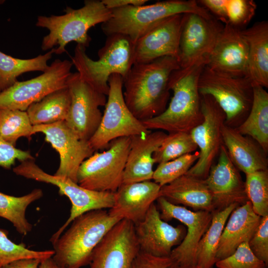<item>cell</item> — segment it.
<instances>
[{
  "mask_svg": "<svg viewBox=\"0 0 268 268\" xmlns=\"http://www.w3.org/2000/svg\"><path fill=\"white\" fill-rule=\"evenodd\" d=\"M180 67L178 60L170 57L133 65L123 79V95L126 105L135 118L143 121L166 109L170 95L169 78Z\"/></svg>",
  "mask_w": 268,
  "mask_h": 268,
  "instance_id": "1",
  "label": "cell"
},
{
  "mask_svg": "<svg viewBox=\"0 0 268 268\" xmlns=\"http://www.w3.org/2000/svg\"><path fill=\"white\" fill-rule=\"evenodd\" d=\"M205 65L204 63H200L180 67L171 73L169 87L173 96L161 114L142 121L148 130L165 131L168 134L190 133L202 122L198 81Z\"/></svg>",
  "mask_w": 268,
  "mask_h": 268,
  "instance_id": "2",
  "label": "cell"
},
{
  "mask_svg": "<svg viewBox=\"0 0 268 268\" xmlns=\"http://www.w3.org/2000/svg\"><path fill=\"white\" fill-rule=\"evenodd\" d=\"M121 219L106 209L91 210L76 217L53 244V260L59 266L81 268L89 264L93 252Z\"/></svg>",
  "mask_w": 268,
  "mask_h": 268,
  "instance_id": "3",
  "label": "cell"
},
{
  "mask_svg": "<svg viewBox=\"0 0 268 268\" xmlns=\"http://www.w3.org/2000/svg\"><path fill=\"white\" fill-rule=\"evenodd\" d=\"M64 11L65 14L61 15L38 16L36 26L49 31L43 38V51L52 49L54 54L61 55L71 42L85 48L88 47L91 40L88 30L107 21L112 15L111 10L98 0H86L82 7L73 9L67 6Z\"/></svg>",
  "mask_w": 268,
  "mask_h": 268,
  "instance_id": "4",
  "label": "cell"
},
{
  "mask_svg": "<svg viewBox=\"0 0 268 268\" xmlns=\"http://www.w3.org/2000/svg\"><path fill=\"white\" fill-rule=\"evenodd\" d=\"M134 44L123 35L107 36L104 45L98 52L97 61L88 56L85 47L77 44L71 62L83 80L107 96L110 76L118 74L124 79L134 64Z\"/></svg>",
  "mask_w": 268,
  "mask_h": 268,
  "instance_id": "5",
  "label": "cell"
},
{
  "mask_svg": "<svg viewBox=\"0 0 268 268\" xmlns=\"http://www.w3.org/2000/svg\"><path fill=\"white\" fill-rule=\"evenodd\" d=\"M111 17L101 24L107 36L121 34L134 43L148 30L169 16L194 13L206 18L214 16L195 0H168L140 6L129 5L111 10Z\"/></svg>",
  "mask_w": 268,
  "mask_h": 268,
  "instance_id": "6",
  "label": "cell"
},
{
  "mask_svg": "<svg viewBox=\"0 0 268 268\" xmlns=\"http://www.w3.org/2000/svg\"><path fill=\"white\" fill-rule=\"evenodd\" d=\"M201 95L212 97L225 115V124L236 128L247 117L252 103L253 85L247 77L216 71L205 65L200 74Z\"/></svg>",
  "mask_w": 268,
  "mask_h": 268,
  "instance_id": "7",
  "label": "cell"
},
{
  "mask_svg": "<svg viewBox=\"0 0 268 268\" xmlns=\"http://www.w3.org/2000/svg\"><path fill=\"white\" fill-rule=\"evenodd\" d=\"M13 171L15 174L25 178L57 186L59 194L66 196L70 201V215L51 237L50 241L52 244L76 217L91 210L110 209L114 203L115 193L88 190L68 178L49 174L40 168L34 159L21 162L13 169Z\"/></svg>",
  "mask_w": 268,
  "mask_h": 268,
  "instance_id": "8",
  "label": "cell"
},
{
  "mask_svg": "<svg viewBox=\"0 0 268 268\" xmlns=\"http://www.w3.org/2000/svg\"><path fill=\"white\" fill-rule=\"evenodd\" d=\"M109 91L101 121L88 142L95 151L120 137L144 135L151 131L131 112L123 95V79L113 74L108 80Z\"/></svg>",
  "mask_w": 268,
  "mask_h": 268,
  "instance_id": "9",
  "label": "cell"
},
{
  "mask_svg": "<svg viewBox=\"0 0 268 268\" xmlns=\"http://www.w3.org/2000/svg\"><path fill=\"white\" fill-rule=\"evenodd\" d=\"M130 143L131 137L118 138L107 150L94 152L79 166L77 183L90 190L116 192L123 184Z\"/></svg>",
  "mask_w": 268,
  "mask_h": 268,
  "instance_id": "10",
  "label": "cell"
},
{
  "mask_svg": "<svg viewBox=\"0 0 268 268\" xmlns=\"http://www.w3.org/2000/svg\"><path fill=\"white\" fill-rule=\"evenodd\" d=\"M72 66L71 61L57 59L41 75L17 81L0 92V108L26 111L31 105L50 93L67 86Z\"/></svg>",
  "mask_w": 268,
  "mask_h": 268,
  "instance_id": "11",
  "label": "cell"
},
{
  "mask_svg": "<svg viewBox=\"0 0 268 268\" xmlns=\"http://www.w3.org/2000/svg\"><path fill=\"white\" fill-rule=\"evenodd\" d=\"M201 106L203 121L190 133L200 149L199 157L186 174L204 180L223 144L222 130L225 115L210 96L201 95Z\"/></svg>",
  "mask_w": 268,
  "mask_h": 268,
  "instance_id": "12",
  "label": "cell"
},
{
  "mask_svg": "<svg viewBox=\"0 0 268 268\" xmlns=\"http://www.w3.org/2000/svg\"><path fill=\"white\" fill-rule=\"evenodd\" d=\"M67 87L71 102L65 122L80 139L88 141L101 121L99 107L105 106L106 96L83 80L77 72H71Z\"/></svg>",
  "mask_w": 268,
  "mask_h": 268,
  "instance_id": "13",
  "label": "cell"
},
{
  "mask_svg": "<svg viewBox=\"0 0 268 268\" xmlns=\"http://www.w3.org/2000/svg\"><path fill=\"white\" fill-rule=\"evenodd\" d=\"M223 26L214 17L206 18L196 13H184L179 42L180 67L206 64Z\"/></svg>",
  "mask_w": 268,
  "mask_h": 268,
  "instance_id": "14",
  "label": "cell"
},
{
  "mask_svg": "<svg viewBox=\"0 0 268 268\" xmlns=\"http://www.w3.org/2000/svg\"><path fill=\"white\" fill-rule=\"evenodd\" d=\"M156 201L163 220L168 222L175 219L187 227L185 238L172 250L170 256L178 266H196L198 245L209 227L213 214L205 210L192 211L184 206L173 204L161 197Z\"/></svg>",
  "mask_w": 268,
  "mask_h": 268,
  "instance_id": "15",
  "label": "cell"
},
{
  "mask_svg": "<svg viewBox=\"0 0 268 268\" xmlns=\"http://www.w3.org/2000/svg\"><path fill=\"white\" fill-rule=\"evenodd\" d=\"M33 132L34 134L37 133L44 134L45 141L59 154V167L54 175L77 183L79 166L95 152L88 141L80 139L65 121L34 126Z\"/></svg>",
  "mask_w": 268,
  "mask_h": 268,
  "instance_id": "16",
  "label": "cell"
},
{
  "mask_svg": "<svg viewBox=\"0 0 268 268\" xmlns=\"http://www.w3.org/2000/svg\"><path fill=\"white\" fill-rule=\"evenodd\" d=\"M139 251L134 224L122 219L94 250L89 268H132Z\"/></svg>",
  "mask_w": 268,
  "mask_h": 268,
  "instance_id": "17",
  "label": "cell"
},
{
  "mask_svg": "<svg viewBox=\"0 0 268 268\" xmlns=\"http://www.w3.org/2000/svg\"><path fill=\"white\" fill-rule=\"evenodd\" d=\"M218 157L217 162L211 166L204 179L212 198L213 213L232 204L240 206L249 201L245 182L231 161L223 144Z\"/></svg>",
  "mask_w": 268,
  "mask_h": 268,
  "instance_id": "18",
  "label": "cell"
},
{
  "mask_svg": "<svg viewBox=\"0 0 268 268\" xmlns=\"http://www.w3.org/2000/svg\"><path fill=\"white\" fill-rule=\"evenodd\" d=\"M183 17L184 14L167 17L141 36L134 44V64L149 63L164 57L178 61Z\"/></svg>",
  "mask_w": 268,
  "mask_h": 268,
  "instance_id": "19",
  "label": "cell"
},
{
  "mask_svg": "<svg viewBox=\"0 0 268 268\" xmlns=\"http://www.w3.org/2000/svg\"><path fill=\"white\" fill-rule=\"evenodd\" d=\"M134 231L140 251L163 257L170 256L173 247L183 240L187 230L184 225L174 227L163 220L153 203L144 219L134 224Z\"/></svg>",
  "mask_w": 268,
  "mask_h": 268,
  "instance_id": "20",
  "label": "cell"
},
{
  "mask_svg": "<svg viewBox=\"0 0 268 268\" xmlns=\"http://www.w3.org/2000/svg\"><path fill=\"white\" fill-rule=\"evenodd\" d=\"M248 46L241 29L224 24L206 66L232 76L248 77Z\"/></svg>",
  "mask_w": 268,
  "mask_h": 268,
  "instance_id": "21",
  "label": "cell"
},
{
  "mask_svg": "<svg viewBox=\"0 0 268 268\" xmlns=\"http://www.w3.org/2000/svg\"><path fill=\"white\" fill-rule=\"evenodd\" d=\"M161 187L151 181L123 184L115 192L110 214L134 224L145 217L150 206L159 197Z\"/></svg>",
  "mask_w": 268,
  "mask_h": 268,
  "instance_id": "22",
  "label": "cell"
},
{
  "mask_svg": "<svg viewBox=\"0 0 268 268\" xmlns=\"http://www.w3.org/2000/svg\"><path fill=\"white\" fill-rule=\"evenodd\" d=\"M167 134L163 131L156 130L131 137L123 184L152 180L155 164L153 155Z\"/></svg>",
  "mask_w": 268,
  "mask_h": 268,
  "instance_id": "23",
  "label": "cell"
},
{
  "mask_svg": "<svg viewBox=\"0 0 268 268\" xmlns=\"http://www.w3.org/2000/svg\"><path fill=\"white\" fill-rule=\"evenodd\" d=\"M262 217L256 214L248 201L231 213L218 244L217 261L232 255L242 244L248 243L257 230Z\"/></svg>",
  "mask_w": 268,
  "mask_h": 268,
  "instance_id": "24",
  "label": "cell"
},
{
  "mask_svg": "<svg viewBox=\"0 0 268 268\" xmlns=\"http://www.w3.org/2000/svg\"><path fill=\"white\" fill-rule=\"evenodd\" d=\"M222 137L228 156L239 171L246 174L268 170V154L252 137L241 134L235 128L225 124Z\"/></svg>",
  "mask_w": 268,
  "mask_h": 268,
  "instance_id": "25",
  "label": "cell"
},
{
  "mask_svg": "<svg viewBox=\"0 0 268 268\" xmlns=\"http://www.w3.org/2000/svg\"><path fill=\"white\" fill-rule=\"evenodd\" d=\"M159 197L176 205L213 212L212 196L205 180L187 174L161 187Z\"/></svg>",
  "mask_w": 268,
  "mask_h": 268,
  "instance_id": "26",
  "label": "cell"
},
{
  "mask_svg": "<svg viewBox=\"0 0 268 268\" xmlns=\"http://www.w3.org/2000/svg\"><path fill=\"white\" fill-rule=\"evenodd\" d=\"M241 32L248 46V77L252 85L268 87V22H257Z\"/></svg>",
  "mask_w": 268,
  "mask_h": 268,
  "instance_id": "27",
  "label": "cell"
},
{
  "mask_svg": "<svg viewBox=\"0 0 268 268\" xmlns=\"http://www.w3.org/2000/svg\"><path fill=\"white\" fill-rule=\"evenodd\" d=\"M236 130L249 136L268 153V93L265 88L253 85V100L250 112L244 121Z\"/></svg>",
  "mask_w": 268,
  "mask_h": 268,
  "instance_id": "28",
  "label": "cell"
},
{
  "mask_svg": "<svg viewBox=\"0 0 268 268\" xmlns=\"http://www.w3.org/2000/svg\"><path fill=\"white\" fill-rule=\"evenodd\" d=\"M71 97L67 86L53 91L31 105L26 111L31 124L48 125L65 121Z\"/></svg>",
  "mask_w": 268,
  "mask_h": 268,
  "instance_id": "29",
  "label": "cell"
},
{
  "mask_svg": "<svg viewBox=\"0 0 268 268\" xmlns=\"http://www.w3.org/2000/svg\"><path fill=\"white\" fill-rule=\"evenodd\" d=\"M238 206L235 203L232 204L213 213L210 224L198 245L197 268H212L215 264L218 246L223 228L230 214Z\"/></svg>",
  "mask_w": 268,
  "mask_h": 268,
  "instance_id": "30",
  "label": "cell"
},
{
  "mask_svg": "<svg viewBox=\"0 0 268 268\" xmlns=\"http://www.w3.org/2000/svg\"><path fill=\"white\" fill-rule=\"evenodd\" d=\"M53 50L36 57L21 59L0 51V92L17 81V77L25 72L45 71L49 67L48 62L53 54Z\"/></svg>",
  "mask_w": 268,
  "mask_h": 268,
  "instance_id": "31",
  "label": "cell"
},
{
  "mask_svg": "<svg viewBox=\"0 0 268 268\" xmlns=\"http://www.w3.org/2000/svg\"><path fill=\"white\" fill-rule=\"evenodd\" d=\"M43 196V191L40 189H34L21 197L0 192V217L9 221L20 234L26 235L31 231L33 227L26 218L27 208Z\"/></svg>",
  "mask_w": 268,
  "mask_h": 268,
  "instance_id": "32",
  "label": "cell"
},
{
  "mask_svg": "<svg viewBox=\"0 0 268 268\" xmlns=\"http://www.w3.org/2000/svg\"><path fill=\"white\" fill-rule=\"evenodd\" d=\"M34 134L26 111L0 108V136L3 140L15 146L19 138L30 140Z\"/></svg>",
  "mask_w": 268,
  "mask_h": 268,
  "instance_id": "33",
  "label": "cell"
},
{
  "mask_svg": "<svg viewBox=\"0 0 268 268\" xmlns=\"http://www.w3.org/2000/svg\"><path fill=\"white\" fill-rule=\"evenodd\" d=\"M198 148L190 133H172L167 134L153 157L155 163L160 164L193 153Z\"/></svg>",
  "mask_w": 268,
  "mask_h": 268,
  "instance_id": "34",
  "label": "cell"
},
{
  "mask_svg": "<svg viewBox=\"0 0 268 268\" xmlns=\"http://www.w3.org/2000/svg\"><path fill=\"white\" fill-rule=\"evenodd\" d=\"M246 191L254 212L268 215V170L246 174Z\"/></svg>",
  "mask_w": 268,
  "mask_h": 268,
  "instance_id": "35",
  "label": "cell"
},
{
  "mask_svg": "<svg viewBox=\"0 0 268 268\" xmlns=\"http://www.w3.org/2000/svg\"><path fill=\"white\" fill-rule=\"evenodd\" d=\"M199 151L185 154L173 160L158 164L152 180L160 187L168 184L186 174L199 157Z\"/></svg>",
  "mask_w": 268,
  "mask_h": 268,
  "instance_id": "36",
  "label": "cell"
},
{
  "mask_svg": "<svg viewBox=\"0 0 268 268\" xmlns=\"http://www.w3.org/2000/svg\"><path fill=\"white\" fill-rule=\"evenodd\" d=\"M54 250L35 251L27 248L24 244H17L10 240L5 231L0 229V268L15 261L51 258Z\"/></svg>",
  "mask_w": 268,
  "mask_h": 268,
  "instance_id": "37",
  "label": "cell"
},
{
  "mask_svg": "<svg viewBox=\"0 0 268 268\" xmlns=\"http://www.w3.org/2000/svg\"><path fill=\"white\" fill-rule=\"evenodd\" d=\"M217 268H267L268 266L258 259L250 250L248 243L240 245L230 256L217 261Z\"/></svg>",
  "mask_w": 268,
  "mask_h": 268,
  "instance_id": "38",
  "label": "cell"
},
{
  "mask_svg": "<svg viewBox=\"0 0 268 268\" xmlns=\"http://www.w3.org/2000/svg\"><path fill=\"white\" fill-rule=\"evenodd\" d=\"M257 7L253 0H228L227 23L243 29L254 16Z\"/></svg>",
  "mask_w": 268,
  "mask_h": 268,
  "instance_id": "39",
  "label": "cell"
},
{
  "mask_svg": "<svg viewBox=\"0 0 268 268\" xmlns=\"http://www.w3.org/2000/svg\"><path fill=\"white\" fill-rule=\"evenodd\" d=\"M248 246L253 253L268 265V215L262 217L260 223Z\"/></svg>",
  "mask_w": 268,
  "mask_h": 268,
  "instance_id": "40",
  "label": "cell"
},
{
  "mask_svg": "<svg viewBox=\"0 0 268 268\" xmlns=\"http://www.w3.org/2000/svg\"><path fill=\"white\" fill-rule=\"evenodd\" d=\"M34 159L29 151H25L17 148L15 146L7 142L0 136V166L10 169L14 165L16 160L21 162Z\"/></svg>",
  "mask_w": 268,
  "mask_h": 268,
  "instance_id": "41",
  "label": "cell"
},
{
  "mask_svg": "<svg viewBox=\"0 0 268 268\" xmlns=\"http://www.w3.org/2000/svg\"><path fill=\"white\" fill-rule=\"evenodd\" d=\"M177 262L169 257H156L140 251L135 257L132 268H178Z\"/></svg>",
  "mask_w": 268,
  "mask_h": 268,
  "instance_id": "42",
  "label": "cell"
},
{
  "mask_svg": "<svg viewBox=\"0 0 268 268\" xmlns=\"http://www.w3.org/2000/svg\"><path fill=\"white\" fill-rule=\"evenodd\" d=\"M197 1L210 13H212L218 20L224 24L227 23L228 0H200Z\"/></svg>",
  "mask_w": 268,
  "mask_h": 268,
  "instance_id": "43",
  "label": "cell"
},
{
  "mask_svg": "<svg viewBox=\"0 0 268 268\" xmlns=\"http://www.w3.org/2000/svg\"><path fill=\"white\" fill-rule=\"evenodd\" d=\"M105 6L110 10L129 5L140 6L144 5L147 0H102Z\"/></svg>",
  "mask_w": 268,
  "mask_h": 268,
  "instance_id": "44",
  "label": "cell"
},
{
  "mask_svg": "<svg viewBox=\"0 0 268 268\" xmlns=\"http://www.w3.org/2000/svg\"><path fill=\"white\" fill-rule=\"evenodd\" d=\"M41 260L36 259L19 260L11 262L1 268H37Z\"/></svg>",
  "mask_w": 268,
  "mask_h": 268,
  "instance_id": "45",
  "label": "cell"
},
{
  "mask_svg": "<svg viewBox=\"0 0 268 268\" xmlns=\"http://www.w3.org/2000/svg\"><path fill=\"white\" fill-rule=\"evenodd\" d=\"M37 268H68L62 267L53 260L52 257L43 259L41 261Z\"/></svg>",
  "mask_w": 268,
  "mask_h": 268,
  "instance_id": "46",
  "label": "cell"
},
{
  "mask_svg": "<svg viewBox=\"0 0 268 268\" xmlns=\"http://www.w3.org/2000/svg\"><path fill=\"white\" fill-rule=\"evenodd\" d=\"M178 268H197L196 266H193V267H182V266H178Z\"/></svg>",
  "mask_w": 268,
  "mask_h": 268,
  "instance_id": "47",
  "label": "cell"
},
{
  "mask_svg": "<svg viewBox=\"0 0 268 268\" xmlns=\"http://www.w3.org/2000/svg\"><path fill=\"white\" fill-rule=\"evenodd\" d=\"M4 1V0H0V4H2Z\"/></svg>",
  "mask_w": 268,
  "mask_h": 268,
  "instance_id": "48",
  "label": "cell"
}]
</instances>
